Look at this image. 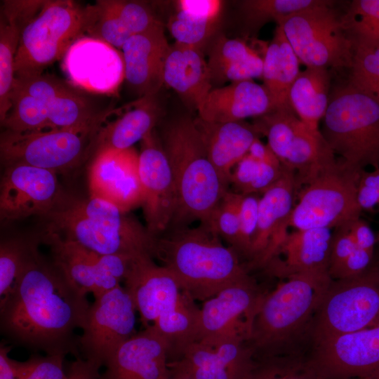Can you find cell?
Instances as JSON below:
<instances>
[{
    "mask_svg": "<svg viewBox=\"0 0 379 379\" xmlns=\"http://www.w3.org/2000/svg\"><path fill=\"white\" fill-rule=\"evenodd\" d=\"M211 82L253 80L262 77L263 59L246 42L220 35L213 41L207 60Z\"/></svg>",
    "mask_w": 379,
    "mask_h": 379,
    "instance_id": "33",
    "label": "cell"
},
{
    "mask_svg": "<svg viewBox=\"0 0 379 379\" xmlns=\"http://www.w3.org/2000/svg\"><path fill=\"white\" fill-rule=\"evenodd\" d=\"M161 116L162 108L157 94L138 98L124 113L100 128L94 142L93 155L107 150L133 147L154 131Z\"/></svg>",
    "mask_w": 379,
    "mask_h": 379,
    "instance_id": "30",
    "label": "cell"
},
{
    "mask_svg": "<svg viewBox=\"0 0 379 379\" xmlns=\"http://www.w3.org/2000/svg\"><path fill=\"white\" fill-rule=\"evenodd\" d=\"M326 0H245L240 11L247 32L255 33L270 21L277 22L294 13L324 4Z\"/></svg>",
    "mask_w": 379,
    "mask_h": 379,
    "instance_id": "35",
    "label": "cell"
},
{
    "mask_svg": "<svg viewBox=\"0 0 379 379\" xmlns=\"http://www.w3.org/2000/svg\"><path fill=\"white\" fill-rule=\"evenodd\" d=\"M39 239L50 247L52 260L66 277L85 293H92L95 299L121 285L135 258L100 255L46 230Z\"/></svg>",
    "mask_w": 379,
    "mask_h": 379,
    "instance_id": "12",
    "label": "cell"
},
{
    "mask_svg": "<svg viewBox=\"0 0 379 379\" xmlns=\"http://www.w3.org/2000/svg\"><path fill=\"white\" fill-rule=\"evenodd\" d=\"M351 222L333 229L328 268L331 279L357 247L350 232Z\"/></svg>",
    "mask_w": 379,
    "mask_h": 379,
    "instance_id": "47",
    "label": "cell"
},
{
    "mask_svg": "<svg viewBox=\"0 0 379 379\" xmlns=\"http://www.w3.org/2000/svg\"><path fill=\"white\" fill-rule=\"evenodd\" d=\"M208 157L222 179L230 185L236 165L248 154L259 133L244 121L209 122L194 118Z\"/></svg>",
    "mask_w": 379,
    "mask_h": 379,
    "instance_id": "28",
    "label": "cell"
},
{
    "mask_svg": "<svg viewBox=\"0 0 379 379\" xmlns=\"http://www.w3.org/2000/svg\"><path fill=\"white\" fill-rule=\"evenodd\" d=\"M159 138L176 194L175 211L168 230L188 227L195 220L211 228L215 211L230 185L210 161L194 119L181 115L168 121Z\"/></svg>",
    "mask_w": 379,
    "mask_h": 379,
    "instance_id": "3",
    "label": "cell"
},
{
    "mask_svg": "<svg viewBox=\"0 0 379 379\" xmlns=\"http://www.w3.org/2000/svg\"><path fill=\"white\" fill-rule=\"evenodd\" d=\"M350 230L357 246L371 252H375L376 234L365 220L359 218L352 221L350 223Z\"/></svg>",
    "mask_w": 379,
    "mask_h": 379,
    "instance_id": "51",
    "label": "cell"
},
{
    "mask_svg": "<svg viewBox=\"0 0 379 379\" xmlns=\"http://www.w3.org/2000/svg\"><path fill=\"white\" fill-rule=\"evenodd\" d=\"M136 309L131 295L121 285L95 299L77 338L82 358L95 368L105 366L117 349L135 332Z\"/></svg>",
    "mask_w": 379,
    "mask_h": 379,
    "instance_id": "11",
    "label": "cell"
},
{
    "mask_svg": "<svg viewBox=\"0 0 379 379\" xmlns=\"http://www.w3.org/2000/svg\"><path fill=\"white\" fill-rule=\"evenodd\" d=\"M262 300L246 343L253 359L307 355L312 322L332 280L327 276L290 277Z\"/></svg>",
    "mask_w": 379,
    "mask_h": 379,
    "instance_id": "2",
    "label": "cell"
},
{
    "mask_svg": "<svg viewBox=\"0 0 379 379\" xmlns=\"http://www.w3.org/2000/svg\"><path fill=\"white\" fill-rule=\"evenodd\" d=\"M284 167L281 177L260 199L252 257L247 269H265L278 255L287 237L291 213L296 199L295 174Z\"/></svg>",
    "mask_w": 379,
    "mask_h": 379,
    "instance_id": "21",
    "label": "cell"
},
{
    "mask_svg": "<svg viewBox=\"0 0 379 379\" xmlns=\"http://www.w3.org/2000/svg\"><path fill=\"white\" fill-rule=\"evenodd\" d=\"M379 326V265L354 277L331 280L314 314L311 347L335 335Z\"/></svg>",
    "mask_w": 379,
    "mask_h": 379,
    "instance_id": "8",
    "label": "cell"
},
{
    "mask_svg": "<svg viewBox=\"0 0 379 379\" xmlns=\"http://www.w3.org/2000/svg\"><path fill=\"white\" fill-rule=\"evenodd\" d=\"M86 36L121 48L133 36L119 16L109 6L107 0L97 1L84 7Z\"/></svg>",
    "mask_w": 379,
    "mask_h": 379,
    "instance_id": "40",
    "label": "cell"
},
{
    "mask_svg": "<svg viewBox=\"0 0 379 379\" xmlns=\"http://www.w3.org/2000/svg\"><path fill=\"white\" fill-rule=\"evenodd\" d=\"M320 132L347 166L379 167V101L350 83L335 88Z\"/></svg>",
    "mask_w": 379,
    "mask_h": 379,
    "instance_id": "5",
    "label": "cell"
},
{
    "mask_svg": "<svg viewBox=\"0 0 379 379\" xmlns=\"http://www.w3.org/2000/svg\"><path fill=\"white\" fill-rule=\"evenodd\" d=\"M376 237H377V246H378V248H379V231H378V234H376ZM375 256H376V258H377L378 260H379V251H378V253L375 255Z\"/></svg>",
    "mask_w": 379,
    "mask_h": 379,
    "instance_id": "57",
    "label": "cell"
},
{
    "mask_svg": "<svg viewBox=\"0 0 379 379\" xmlns=\"http://www.w3.org/2000/svg\"><path fill=\"white\" fill-rule=\"evenodd\" d=\"M361 171L340 160L320 171L297 190L289 227L335 229L359 218L357 187Z\"/></svg>",
    "mask_w": 379,
    "mask_h": 379,
    "instance_id": "7",
    "label": "cell"
},
{
    "mask_svg": "<svg viewBox=\"0 0 379 379\" xmlns=\"http://www.w3.org/2000/svg\"><path fill=\"white\" fill-rule=\"evenodd\" d=\"M262 59L263 86L270 98L272 111L291 108L289 91L300 72V62L279 25Z\"/></svg>",
    "mask_w": 379,
    "mask_h": 379,
    "instance_id": "32",
    "label": "cell"
},
{
    "mask_svg": "<svg viewBox=\"0 0 379 379\" xmlns=\"http://www.w3.org/2000/svg\"><path fill=\"white\" fill-rule=\"evenodd\" d=\"M46 231L75 242L100 255L137 258L149 255L122 236L88 218L79 208L75 197L62 192L53 208L42 216ZM152 256V255H151Z\"/></svg>",
    "mask_w": 379,
    "mask_h": 379,
    "instance_id": "20",
    "label": "cell"
},
{
    "mask_svg": "<svg viewBox=\"0 0 379 379\" xmlns=\"http://www.w3.org/2000/svg\"><path fill=\"white\" fill-rule=\"evenodd\" d=\"M138 159L139 153L133 147L94 154L88 172L90 196L109 201L126 213L141 206Z\"/></svg>",
    "mask_w": 379,
    "mask_h": 379,
    "instance_id": "22",
    "label": "cell"
},
{
    "mask_svg": "<svg viewBox=\"0 0 379 379\" xmlns=\"http://www.w3.org/2000/svg\"><path fill=\"white\" fill-rule=\"evenodd\" d=\"M342 22L354 46H379V0L352 1Z\"/></svg>",
    "mask_w": 379,
    "mask_h": 379,
    "instance_id": "38",
    "label": "cell"
},
{
    "mask_svg": "<svg viewBox=\"0 0 379 379\" xmlns=\"http://www.w3.org/2000/svg\"><path fill=\"white\" fill-rule=\"evenodd\" d=\"M376 263L379 265V260H376Z\"/></svg>",
    "mask_w": 379,
    "mask_h": 379,
    "instance_id": "59",
    "label": "cell"
},
{
    "mask_svg": "<svg viewBox=\"0 0 379 379\" xmlns=\"http://www.w3.org/2000/svg\"><path fill=\"white\" fill-rule=\"evenodd\" d=\"M86 296L38 251L0 302L1 332L12 345L79 357L74 332L85 323L90 307Z\"/></svg>",
    "mask_w": 379,
    "mask_h": 379,
    "instance_id": "1",
    "label": "cell"
},
{
    "mask_svg": "<svg viewBox=\"0 0 379 379\" xmlns=\"http://www.w3.org/2000/svg\"><path fill=\"white\" fill-rule=\"evenodd\" d=\"M124 281L145 328L194 300L173 273L149 255L133 260Z\"/></svg>",
    "mask_w": 379,
    "mask_h": 379,
    "instance_id": "15",
    "label": "cell"
},
{
    "mask_svg": "<svg viewBox=\"0 0 379 379\" xmlns=\"http://www.w3.org/2000/svg\"><path fill=\"white\" fill-rule=\"evenodd\" d=\"M260 199L257 194H241L239 204L240 232L237 254L241 260H246V269L252 257L253 243L258 225Z\"/></svg>",
    "mask_w": 379,
    "mask_h": 379,
    "instance_id": "44",
    "label": "cell"
},
{
    "mask_svg": "<svg viewBox=\"0 0 379 379\" xmlns=\"http://www.w3.org/2000/svg\"><path fill=\"white\" fill-rule=\"evenodd\" d=\"M164 79V84L173 89L191 110L197 111L213 88L203 52L175 43L168 51Z\"/></svg>",
    "mask_w": 379,
    "mask_h": 379,
    "instance_id": "31",
    "label": "cell"
},
{
    "mask_svg": "<svg viewBox=\"0 0 379 379\" xmlns=\"http://www.w3.org/2000/svg\"><path fill=\"white\" fill-rule=\"evenodd\" d=\"M253 362L244 336L222 338L213 343L196 342L168 366L193 379H245Z\"/></svg>",
    "mask_w": 379,
    "mask_h": 379,
    "instance_id": "23",
    "label": "cell"
},
{
    "mask_svg": "<svg viewBox=\"0 0 379 379\" xmlns=\"http://www.w3.org/2000/svg\"><path fill=\"white\" fill-rule=\"evenodd\" d=\"M333 229L296 230L288 233L278 255L265 270L287 279L298 274L328 276Z\"/></svg>",
    "mask_w": 379,
    "mask_h": 379,
    "instance_id": "26",
    "label": "cell"
},
{
    "mask_svg": "<svg viewBox=\"0 0 379 379\" xmlns=\"http://www.w3.org/2000/svg\"><path fill=\"white\" fill-rule=\"evenodd\" d=\"M329 69L306 67L300 71L289 91L291 107L310 128L320 130L331 97Z\"/></svg>",
    "mask_w": 379,
    "mask_h": 379,
    "instance_id": "34",
    "label": "cell"
},
{
    "mask_svg": "<svg viewBox=\"0 0 379 379\" xmlns=\"http://www.w3.org/2000/svg\"><path fill=\"white\" fill-rule=\"evenodd\" d=\"M168 362L167 343L149 326L117 349L101 379H166Z\"/></svg>",
    "mask_w": 379,
    "mask_h": 379,
    "instance_id": "24",
    "label": "cell"
},
{
    "mask_svg": "<svg viewBox=\"0 0 379 379\" xmlns=\"http://www.w3.org/2000/svg\"><path fill=\"white\" fill-rule=\"evenodd\" d=\"M245 379H323L308 355L253 359Z\"/></svg>",
    "mask_w": 379,
    "mask_h": 379,
    "instance_id": "39",
    "label": "cell"
},
{
    "mask_svg": "<svg viewBox=\"0 0 379 379\" xmlns=\"http://www.w3.org/2000/svg\"><path fill=\"white\" fill-rule=\"evenodd\" d=\"M163 25L131 36L121 48L125 80L138 98L158 94L170 48Z\"/></svg>",
    "mask_w": 379,
    "mask_h": 379,
    "instance_id": "25",
    "label": "cell"
},
{
    "mask_svg": "<svg viewBox=\"0 0 379 379\" xmlns=\"http://www.w3.org/2000/svg\"><path fill=\"white\" fill-rule=\"evenodd\" d=\"M347 379H379V373L364 377L351 378Z\"/></svg>",
    "mask_w": 379,
    "mask_h": 379,
    "instance_id": "56",
    "label": "cell"
},
{
    "mask_svg": "<svg viewBox=\"0 0 379 379\" xmlns=\"http://www.w3.org/2000/svg\"><path fill=\"white\" fill-rule=\"evenodd\" d=\"M65 357L60 354L34 355L25 361L14 360L16 378L69 379L62 368Z\"/></svg>",
    "mask_w": 379,
    "mask_h": 379,
    "instance_id": "46",
    "label": "cell"
},
{
    "mask_svg": "<svg viewBox=\"0 0 379 379\" xmlns=\"http://www.w3.org/2000/svg\"><path fill=\"white\" fill-rule=\"evenodd\" d=\"M69 84L93 93H115L125 79L122 53L101 40L86 35L77 39L62 59Z\"/></svg>",
    "mask_w": 379,
    "mask_h": 379,
    "instance_id": "18",
    "label": "cell"
},
{
    "mask_svg": "<svg viewBox=\"0 0 379 379\" xmlns=\"http://www.w3.org/2000/svg\"><path fill=\"white\" fill-rule=\"evenodd\" d=\"M13 345L1 343L0 345V379H16L14 360L8 357Z\"/></svg>",
    "mask_w": 379,
    "mask_h": 379,
    "instance_id": "53",
    "label": "cell"
},
{
    "mask_svg": "<svg viewBox=\"0 0 379 379\" xmlns=\"http://www.w3.org/2000/svg\"><path fill=\"white\" fill-rule=\"evenodd\" d=\"M45 1H4L0 12V121L11 107L14 61L22 31Z\"/></svg>",
    "mask_w": 379,
    "mask_h": 379,
    "instance_id": "29",
    "label": "cell"
},
{
    "mask_svg": "<svg viewBox=\"0 0 379 379\" xmlns=\"http://www.w3.org/2000/svg\"><path fill=\"white\" fill-rule=\"evenodd\" d=\"M217 22L199 20L176 11L167 22V28L175 44L202 51L213 36Z\"/></svg>",
    "mask_w": 379,
    "mask_h": 379,
    "instance_id": "42",
    "label": "cell"
},
{
    "mask_svg": "<svg viewBox=\"0 0 379 379\" xmlns=\"http://www.w3.org/2000/svg\"><path fill=\"white\" fill-rule=\"evenodd\" d=\"M67 375L69 379H101L99 369L80 357L71 364Z\"/></svg>",
    "mask_w": 379,
    "mask_h": 379,
    "instance_id": "52",
    "label": "cell"
},
{
    "mask_svg": "<svg viewBox=\"0 0 379 379\" xmlns=\"http://www.w3.org/2000/svg\"><path fill=\"white\" fill-rule=\"evenodd\" d=\"M133 35L148 32L161 25L143 4L133 1L107 0Z\"/></svg>",
    "mask_w": 379,
    "mask_h": 379,
    "instance_id": "45",
    "label": "cell"
},
{
    "mask_svg": "<svg viewBox=\"0 0 379 379\" xmlns=\"http://www.w3.org/2000/svg\"><path fill=\"white\" fill-rule=\"evenodd\" d=\"M152 255L194 300L204 302L250 276L234 250L203 225L168 230L155 237Z\"/></svg>",
    "mask_w": 379,
    "mask_h": 379,
    "instance_id": "4",
    "label": "cell"
},
{
    "mask_svg": "<svg viewBox=\"0 0 379 379\" xmlns=\"http://www.w3.org/2000/svg\"><path fill=\"white\" fill-rule=\"evenodd\" d=\"M357 201L361 211H379V167L362 171L357 187Z\"/></svg>",
    "mask_w": 379,
    "mask_h": 379,
    "instance_id": "49",
    "label": "cell"
},
{
    "mask_svg": "<svg viewBox=\"0 0 379 379\" xmlns=\"http://www.w3.org/2000/svg\"><path fill=\"white\" fill-rule=\"evenodd\" d=\"M267 293L250 275L203 302L198 316L196 342L211 344L237 335L247 339Z\"/></svg>",
    "mask_w": 379,
    "mask_h": 379,
    "instance_id": "13",
    "label": "cell"
},
{
    "mask_svg": "<svg viewBox=\"0 0 379 379\" xmlns=\"http://www.w3.org/2000/svg\"><path fill=\"white\" fill-rule=\"evenodd\" d=\"M62 192L55 171L27 164L6 166L0 184L1 220L42 217L53 208Z\"/></svg>",
    "mask_w": 379,
    "mask_h": 379,
    "instance_id": "16",
    "label": "cell"
},
{
    "mask_svg": "<svg viewBox=\"0 0 379 379\" xmlns=\"http://www.w3.org/2000/svg\"><path fill=\"white\" fill-rule=\"evenodd\" d=\"M248 154L260 161L270 164H281L267 144H263L259 138L253 141Z\"/></svg>",
    "mask_w": 379,
    "mask_h": 379,
    "instance_id": "54",
    "label": "cell"
},
{
    "mask_svg": "<svg viewBox=\"0 0 379 379\" xmlns=\"http://www.w3.org/2000/svg\"><path fill=\"white\" fill-rule=\"evenodd\" d=\"M170 373L166 379H193L189 375L179 370L170 368Z\"/></svg>",
    "mask_w": 379,
    "mask_h": 379,
    "instance_id": "55",
    "label": "cell"
},
{
    "mask_svg": "<svg viewBox=\"0 0 379 379\" xmlns=\"http://www.w3.org/2000/svg\"><path fill=\"white\" fill-rule=\"evenodd\" d=\"M308 358L323 379L379 373V326L343 333L312 345Z\"/></svg>",
    "mask_w": 379,
    "mask_h": 379,
    "instance_id": "14",
    "label": "cell"
},
{
    "mask_svg": "<svg viewBox=\"0 0 379 379\" xmlns=\"http://www.w3.org/2000/svg\"><path fill=\"white\" fill-rule=\"evenodd\" d=\"M101 127L25 133L5 130L0 138L1 161L4 167L27 164L56 173L71 169L93 152Z\"/></svg>",
    "mask_w": 379,
    "mask_h": 379,
    "instance_id": "10",
    "label": "cell"
},
{
    "mask_svg": "<svg viewBox=\"0 0 379 379\" xmlns=\"http://www.w3.org/2000/svg\"><path fill=\"white\" fill-rule=\"evenodd\" d=\"M259 170L260 161L247 154L232 171L230 180L232 191L243 195L251 194Z\"/></svg>",
    "mask_w": 379,
    "mask_h": 379,
    "instance_id": "48",
    "label": "cell"
},
{
    "mask_svg": "<svg viewBox=\"0 0 379 379\" xmlns=\"http://www.w3.org/2000/svg\"><path fill=\"white\" fill-rule=\"evenodd\" d=\"M16 379H29L27 378H16Z\"/></svg>",
    "mask_w": 379,
    "mask_h": 379,
    "instance_id": "58",
    "label": "cell"
},
{
    "mask_svg": "<svg viewBox=\"0 0 379 379\" xmlns=\"http://www.w3.org/2000/svg\"><path fill=\"white\" fill-rule=\"evenodd\" d=\"M39 238H9L0 244V302L13 289L25 267L38 251Z\"/></svg>",
    "mask_w": 379,
    "mask_h": 379,
    "instance_id": "36",
    "label": "cell"
},
{
    "mask_svg": "<svg viewBox=\"0 0 379 379\" xmlns=\"http://www.w3.org/2000/svg\"><path fill=\"white\" fill-rule=\"evenodd\" d=\"M241 194L229 190L213 215L211 229L237 253L239 245V204Z\"/></svg>",
    "mask_w": 379,
    "mask_h": 379,
    "instance_id": "43",
    "label": "cell"
},
{
    "mask_svg": "<svg viewBox=\"0 0 379 379\" xmlns=\"http://www.w3.org/2000/svg\"><path fill=\"white\" fill-rule=\"evenodd\" d=\"M176 11L194 19L217 22L222 10L220 0H180L176 3Z\"/></svg>",
    "mask_w": 379,
    "mask_h": 379,
    "instance_id": "50",
    "label": "cell"
},
{
    "mask_svg": "<svg viewBox=\"0 0 379 379\" xmlns=\"http://www.w3.org/2000/svg\"><path fill=\"white\" fill-rule=\"evenodd\" d=\"M272 111L270 98L263 86L253 80L231 82L210 91L199 105L198 117L209 122L241 121Z\"/></svg>",
    "mask_w": 379,
    "mask_h": 379,
    "instance_id": "27",
    "label": "cell"
},
{
    "mask_svg": "<svg viewBox=\"0 0 379 379\" xmlns=\"http://www.w3.org/2000/svg\"><path fill=\"white\" fill-rule=\"evenodd\" d=\"M138 173L146 227L152 236L157 237L171 225L176 194L169 162L154 131L141 141Z\"/></svg>",
    "mask_w": 379,
    "mask_h": 379,
    "instance_id": "17",
    "label": "cell"
},
{
    "mask_svg": "<svg viewBox=\"0 0 379 379\" xmlns=\"http://www.w3.org/2000/svg\"><path fill=\"white\" fill-rule=\"evenodd\" d=\"M41 100L51 129L100 127L110 111L98 112L77 88L48 74L15 78L13 88Z\"/></svg>",
    "mask_w": 379,
    "mask_h": 379,
    "instance_id": "19",
    "label": "cell"
},
{
    "mask_svg": "<svg viewBox=\"0 0 379 379\" xmlns=\"http://www.w3.org/2000/svg\"><path fill=\"white\" fill-rule=\"evenodd\" d=\"M11 107L1 123L6 131L25 133L51 129L45 105L39 100L13 88Z\"/></svg>",
    "mask_w": 379,
    "mask_h": 379,
    "instance_id": "37",
    "label": "cell"
},
{
    "mask_svg": "<svg viewBox=\"0 0 379 379\" xmlns=\"http://www.w3.org/2000/svg\"><path fill=\"white\" fill-rule=\"evenodd\" d=\"M327 1L286 17L277 22L300 63L327 69L351 67L354 45L342 22V15Z\"/></svg>",
    "mask_w": 379,
    "mask_h": 379,
    "instance_id": "9",
    "label": "cell"
},
{
    "mask_svg": "<svg viewBox=\"0 0 379 379\" xmlns=\"http://www.w3.org/2000/svg\"><path fill=\"white\" fill-rule=\"evenodd\" d=\"M348 83L379 101V46H354Z\"/></svg>",
    "mask_w": 379,
    "mask_h": 379,
    "instance_id": "41",
    "label": "cell"
},
{
    "mask_svg": "<svg viewBox=\"0 0 379 379\" xmlns=\"http://www.w3.org/2000/svg\"><path fill=\"white\" fill-rule=\"evenodd\" d=\"M84 34V7L71 1H45L22 31L14 61L15 78L42 74L48 65L62 59Z\"/></svg>",
    "mask_w": 379,
    "mask_h": 379,
    "instance_id": "6",
    "label": "cell"
}]
</instances>
